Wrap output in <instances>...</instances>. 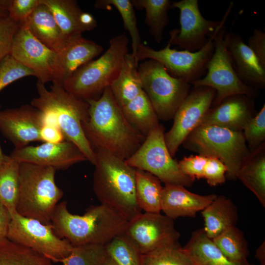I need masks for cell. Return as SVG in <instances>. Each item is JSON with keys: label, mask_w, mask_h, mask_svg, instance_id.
Wrapping results in <instances>:
<instances>
[{"label": "cell", "mask_w": 265, "mask_h": 265, "mask_svg": "<svg viewBox=\"0 0 265 265\" xmlns=\"http://www.w3.org/2000/svg\"><path fill=\"white\" fill-rule=\"evenodd\" d=\"M111 5L119 12L124 27L129 32L132 41V54L135 57L139 46L142 44L137 27L134 8L130 0H97L94 7L97 9H106Z\"/></svg>", "instance_id": "e575fe53"}, {"label": "cell", "mask_w": 265, "mask_h": 265, "mask_svg": "<svg viewBox=\"0 0 265 265\" xmlns=\"http://www.w3.org/2000/svg\"><path fill=\"white\" fill-rule=\"evenodd\" d=\"M225 32L224 25L214 37V51L207 64L205 76L191 83L194 87L206 86L215 90L213 106L230 96L245 95L254 99L259 95L258 89L244 83L236 74L227 49Z\"/></svg>", "instance_id": "9c48e42d"}, {"label": "cell", "mask_w": 265, "mask_h": 265, "mask_svg": "<svg viewBox=\"0 0 265 265\" xmlns=\"http://www.w3.org/2000/svg\"><path fill=\"white\" fill-rule=\"evenodd\" d=\"M107 257L104 245L84 244L73 246L70 254L60 263L63 265H104Z\"/></svg>", "instance_id": "74e56055"}, {"label": "cell", "mask_w": 265, "mask_h": 265, "mask_svg": "<svg viewBox=\"0 0 265 265\" xmlns=\"http://www.w3.org/2000/svg\"><path fill=\"white\" fill-rule=\"evenodd\" d=\"M225 21L209 38L201 50L191 52L177 50L171 48L168 41L164 48L156 50L142 43L139 46L134 57L136 62L145 59H153L161 64L172 76L191 83L204 77L207 65L214 51V37L217 30L225 25Z\"/></svg>", "instance_id": "8fae6325"}, {"label": "cell", "mask_w": 265, "mask_h": 265, "mask_svg": "<svg viewBox=\"0 0 265 265\" xmlns=\"http://www.w3.org/2000/svg\"><path fill=\"white\" fill-rule=\"evenodd\" d=\"M8 156H6L4 155L1 149V147L0 146V164L3 162L4 161L6 160V159L8 158Z\"/></svg>", "instance_id": "681fc988"}, {"label": "cell", "mask_w": 265, "mask_h": 265, "mask_svg": "<svg viewBox=\"0 0 265 265\" xmlns=\"http://www.w3.org/2000/svg\"><path fill=\"white\" fill-rule=\"evenodd\" d=\"M36 88L38 97L31 101V105L54 122L65 140L75 144L94 165L95 154L82 127L89 118V104L67 92L62 85L53 83L48 90L38 80Z\"/></svg>", "instance_id": "277c9868"}, {"label": "cell", "mask_w": 265, "mask_h": 265, "mask_svg": "<svg viewBox=\"0 0 265 265\" xmlns=\"http://www.w3.org/2000/svg\"><path fill=\"white\" fill-rule=\"evenodd\" d=\"M0 265H55L35 251L5 238L0 241Z\"/></svg>", "instance_id": "d6a6232c"}, {"label": "cell", "mask_w": 265, "mask_h": 265, "mask_svg": "<svg viewBox=\"0 0 265 265\" xmlns=\"http://www.w3.org/2000/svg\"><path fill=\"white\" fill-rule=\"evenodd\" d=\"M163 187L153 174L135 169V196L140 209L145 212L160 213Z\"/></svg>", "instance_id": "f1b7e54d"}, {"label": "cell", "mask_w": 265, "mask_h": 265, "mask_svg": "<svg viewBox=\"0 0 265 265\" xmlns=\"http://www.w3.org/2000/svg\"><path fill=\"white\" fill-rule=\"evenodd\" d=\"M40 3L41 0H0V5L18 23L27 18Z\"/></svg>", "instance_id": "60d3db41"}, {"label": "cell", "mask_w": 265, "mask_h": 265, "mask_svg": "<svg viewBox=\"0 0 265 265\" xmlns=\"http://www.w3.org/2000/svg\"><path fill=\"white\" fill-rule=\"evenodd\" d=\"M142 265H195L179 241L142 255Z\"/></svg>", "instance_id": "8d00e7d4"}, {"label": "cell", "mask_w": 265, "mask_h": 265, "mask_svg": "<svg viewBox=\"0 0 265 265\" xmlns=\"http://www.w3.org/2000/svg\"><path fill=\"white\" fill-rule=\"evenodd\" d=\"M215 194L201 195L192 193L181 185L165 184L161 209L164 215L173 220L179 217L196 216L216 197Z\"/></svg>", "instance_id": "7402d4cb"}, {"label": "cell", "mask_w": 265, "mask_h": 265, "mask_svg": "<svg viewBox=\"0 0 265 265\" xmlns=\"http://www.w3.org/2000/svg\"><path fill=\"white\" fill-rule=\"evenodd\" d=\"M55 171L52 167L20 162L18 214L51 224L52 214L63 195L55 182Z\"/></svg>", "instance_id": "8992f818"}, {"label": "cell", "mask_w": 265, "mask_h": 265, "mask_svg": "<svg viewBox=\"0 0 265 265\" xmlns=\"http://www.w3.org/2000/svg\"><path fill=\"white\" fill-rule=\"evenodd\" d=\"M20 164L9 156L0 164V203L8 209L11 215L16 212L18 201Z\"/></svg>", "instance_id": "1f68e13d"}, {"label": "cell", "mask_w": 265, "mask_h": 265, "mask_svg": "<svg viewBox=\"0 0 265 265\" xmlns=\"http://www.w3.org/2000/svg\"><path fill=\"white\" fill-rule=\"evenodd\" d=\"M103 51L101 45L84 38L82 34L71 38L64 47L57 53L53 83L62 85L79 68L93 60Z\"/></svg>", "instance_id": "44dd1931"}, {"label": "cell", "mask_w": 265, "mask_h": 265, "mask_svg": "<svg viewBox=\"0 0 265 265\" xmlns=\"http://www.w3.org/2000/svg\"><path fill=\"white\" fill-rule=\"evenodd\" d=\"M207 156L202 155L184 157L178 162L179 168L186 176L193 181L204 178V170Z\"/></svg>", "instance_id": "7bdbcfd3"}, {"label": "cell", "mask_w": 265, "mask_h": 265, "mask_svg": "<svg viewBox=\"0 0 265 265\" xmlns=\"http://www.w3.org/2000/svg\"><path fill=\"white\" fill-rule=\"evenodd\" d=\"M46 115L31 105L0 110V131L15 146L20 148L41 141L40 130Z\"/></svg>", "instance_id": "e0dca14e"}, {"label": "cell", "mask_w": 265, "mask_h": 265, "mask_svg": "<svg viewBox=\"0 0 265 265\" xmlns=\"http://www.w3.org/2000/svg\"><path fill=\"white\" fill-rule=\"evenodd\" d=\"M138 66L132 53H128L118 76L109 86L120 108L143 91Z\"/></svg>", "instance_id": "4316f807"}, {"label": "cell", "mask_w": 265, "mask_h": 265, "mask_svg": "<svg viewBox=\"0 0 265 265\" xmlns=\"http://www.w3.org/2000/svg\"><path fill=\"white\" fill-rule=\"evenodd\" d=\"M164 128L160 124L146 136L138 150L126 162L131 167L148 172L165 184L191 186L193 181L180 170L173 159L164 139Z\"/></svg>", "instance_id": "30bf717a"}, {"label": "cell", "mask_w": 265, "mask_h": 265, "mask_svg": "<svg viewBox=\"0 0 265 265\" xmlns=\"http://www.w3.org/2000/svg\"><path fill=\"white\" fill-rule=\"evenodd\" d=\"M215 90L206 86L193 87L176 111L173 125L164 133L167 149L174 157L179 147L198 126L211 107Z\"/></svg>", "instance_id": "9a60e30c"}, {"label": "cell", "mask_w": 265, "mask_h": 265, "mask_svg": "<svg viewBox=\"0 0 265 265\" xmlns=\"http://www.w3.org/2000/svg\"><path fill=\"white\" fill-rule=\"evenodd\" d=\"M108 256L116 265H142V254L123 235L105 245Z\"/></svg>", "instance_id": "d590c367"}, {"label": "cell", "mask_w": 265, "mask_h": 265, "mask_svg": "<svg viewBox=\"0 0 265 265\" xmlns=\"http://www.w3.org/2000/svg\"><path fill=\"white\" fill-rule=\"evenodd\" d=\"M27 76L36 77V75L10 55L6 56L0 62V92L12 82Z\"/></svg>", "instance_id": "f35d334b"}, {"label": "cell", "mask_w": 265, "mask_h": 265, "mask_svg": "<svg viewBox=\"0 0 265 265\" xmlns=\"http://www.w3.org/2000/svg\"><path fill=\"white\" fill-rule=\"evenodd\" d=\"M142 254L178 241L173 219L160 213H140L130 221L122 234Z\"/></svg>", "instance_id": "5bb4252c"}, {"label": "cell", "mask_w": 265, "mask_h": 265, "mask_svg": "<svg viewBox=\"0 0 265 265\" xmlns=\"http://www.w3.org/2000/svg\"><path fill=\"white\" fill-rule=\"evenodd\" d=\"M212 240L230 260L238 263L248 262V242L243 232L236 226L226 230Z\"/></svg>", "instance_id": "836d02e7"}, {"label": "cell", "mask_w": 265, "mask_h": 265, "mask_svg": "<svg viewBox=\"0 0 265 265\" xmlns=\"http://www.w3.org/2000/svg\"><path fill=\"white\" fill-rule=\"evenodd\" d=\"M255 257L259 261L261 265H265V241L256 250Z\"/></svg>", "instance_id": "c3c4849f"}, {"label": "cell", "mask_w": 265, "mask_h": 265, "mask_svg": "<svg viewBox=\"0 0 265 265\" xmlns=\"http://www.w3.org/2000/svg\"><path fill=\"white\" fill-rule=\"evenodd\" d=\"M233 5V2H230L222 19L215 21L203 16L198 0L172 1L171 8H177L180 11V28L170 31L168 42L182 50L194 52L201 50L207 44L209 37L226 21Z\"/></svg>", "instance_id": "4fadbf2b"}, {"label": "cell", "mask_w": 265, "mask_h": 265, "mask_svg": "<svg viewBox=\"0 0 265 265\" xmlns=\"http://www.w3.org/2000/svg\"><path fill=\"white\" fill-rule=\"evenodd\" d=\"M45 115V122L40 132L41 141L53 144L65 141V137L57 125Z\"/></svg>", "instance_id": "f6af8a7d"}, {"label": "cell", "mask_w": 265, "mask_h": 265, "mask_svg": "<svg viewBox=\"0 0 265 265\" xmlns=\"http://www.w3.org/2000/svg\"><path fill=\"white\" fill-rule=\"evenodd\" d=\"M94 151L96 196L101 204L113 209L130 221L142 212L135 196V169L107 151Z\"/></svg>", "instance_id": "3957f363"}, {"label": "cell", "mask_w": 265, "mask_h": 265, "mask_svg": "<svg viewBox=\"0 0 265 265\" xmlns=\"http://www.w3.org/2000/svg\"><path fill=\"white\" fill-rule=\"evenodd\" d=\"M248 265H254L251 264L249 263V264H248Z\"/></svg>", "instance_id": "f5cc1de1"}, {"label": "cell", "mask_w": 265, "mask_h": 265, "mask_svg": "<svg viewBox=\"0 0 265 265\" xmlns=\"http://www.w3.org/2000/svg\"><path fill=\"white\" fill-rule=\"evenodd\" d=\"M19 162H27L65 169L87 160L80 149L72 142L65 140L53 144L46 143L36 146L15 148L9 156Z\"/></svg>", "instance_id": "ac0fdd59"}, {"label": "cell", "mask_w": 265, "mask_h": 265, "mask_svg": "<svg viewBox=\"0 0 265 265\" xmlns=\"http://www.w3.org/2000/svg\"><path fill=\"white\" fill-rule=\"evenodd\" d=\"M195 265H248L238 263L228 259L206 235L203 229L192 232L191 236L183 247Z\"/></svg>", "instance_id": "484cf974"}, {"label": "cell", "mask_w": 265, "mask_h": 265, "mask_svg": "<svg viewBox=\"0 0 265 265\" xmlns=\"http://www.w3.org/2000/svg\"><path fill=\"white\" fill-rule=\"evenodd\" d=\"M142 88L159 120L173 118L188 94L191 85L170 75L164 67L153 59H145L138 66Z\"/></svg>", "instance_id": "ba28073f"}, {"label": "cell", "mask_w": 265, "mask_h": 265, "mask_svg": "<svg viewBox=\"0 0 265 265\" xmlns=\"http://www.w3.org/2000/svg\"><path fill=\"white\" fill-rule=\"evenodd\" d=\"M67 201L58 204L52 214L51 224L59 238L73 246L89 244L105 245L123 233L129 220L110 207L91 205L83 215L71 213Z\"/></svg>", "instance_id": "7a4b0ae2"}, {"label": "cell", "mask_w": 265, "mask_h": 265, "mask_svg": "<svg viewBox=\"0 0 265 265\" xmlns=\"http://www.w3.org/2000/svg\"><path fill=\"white\" fill-rule=\"evenodd\" d=\"M227 49L239 79L247 85L259 89L265 87V69L238 34L225 33Z\"/></svg>", "instance_id": "ffe728a7"}, {"label": "cell", "mask_w": 265, "mask_h": 265, "mask_svg": "<svg viewBox=\"0 0 265 265\" xmlns=\"http://www.w3.org/2000/svg\"><path fill=\"white\" fill-rule=\"evenodd\" d=\"M184 147L198 155L214 157L226 166V178L237 179L238 172L250 151L242 132L212 125H200L185 139Z\"/></svg>", "instance_id": "52a82bcc"}, {"label": "cell", "mask_w": 265, "mask_h": 265, "mask_svg": "<svg viewBox=\"0 0 265 265\" xmlns=\"http://www.w3.org/2000/svg\"><path fill=\"white\" fill-rule=\"evenodd\" d=\"M11 215L8 209L0 203V241L7 238Z\"/></svg>", "instance_id": "7dc6e473"}, {"label": "cell", "mask_w": 265, "mask_h": 265, "mask_svg": "<svg viewBox=\"0 0 265 265\" xmlns=\"http://www.w3.org/2000/svg\"><path fill=\"white\" fill-rule=\"evenodd\" d=\"M258 58L261 66L265 69V32L255 28L249 37L247 44Z\"/></svg>", "instance_id": "bcb514c9"}, {"label": "cell", "mask_w": 265, "mask_h": 265, "mask_svg": "<svg viewBox=\"0 0 265 265\" xmlns=\"http://www.w3.org/2000/svg\"><path fill=\"white\" fill-rule=\"evenodd\" d=\"M19 23L9 16L0 17V62L10 55L13 41Z\"/></svg>", "instance_id": "b9f144b4"}, {"label": "cell", "mask_w": 265, "mask_h": 265, "mask_svg": "<svg viewBox=\"0 0 265 265\" xmlns=\"http://www.w3.org/2000/svg\"><path fill=\"white\" fill-rule=\"evenodd\" d=\"M104 265H116L114 262L108 256Z\"/></svg>", "instance_id": "816d5d0a"}, {"label": "cell", "mask_w": 265, "mask_h": 265, "mask_svg": "<svg viewBox=\"0 0 265 265\" xmlns=\"http://www.w3.org/2000/svg\"><path fill=\"white\" fill-rule=\"evenodd\" d=\"M19 25L27 29L37 39L56 53L60 52L71 38L64 35L52 13L41 0L32 13Z\"/></svg>", "instance_id": "cb8c5ba5"}, {"label": "cell", "mask_w": 265, "mask_h": 265, "mask_svg": "<svg viewBox=\"0 0 265 265\" xmlns=\"http://www.w3.org/2000/svg\"><path fill=\"white\" fill-rule=\"evenodd\" d=\"M10 55L33 71L45 84L53 80L57 53L46 46L26 28L19 25Z\"/></svg>", "instance_id": "2e32d148"}, {"label": "cell", "mask_w": 265, "mask_h": 265, "mask_svg": "<svg viewBox=\"0 0 265 265\" xmlns=\"http://www.w3.org/2000/svg\"><path fill=\"white\" fill-rule=\"evenodd\" d=\"M7 238L35 251L53 263H60L73 248L68 240L56 235L51 224L24 217L17 212L11 215Z\"/></svg>", "instance_id": "7c38bea8"}, {"label": "cell", "mask_w": 265, "mask_h": 265, "mask_svg": "<svg viewBox=\"0 0 265 265\" xmlns=\"http://www.w3.org/2000/svg\"><path fill=\"white\" fill-rule=\"evenodd\" d=\"M8 16L7 11L3 6L0 5V17Z\"/></svg>", "instance_id": "f907efd6"}, {"label": "cell", "mask_w": 265, "mask_h": 265, "mask_svg": "<svg viewBox=\"0 0 265 265\" xmlns=\"http://www.w3.org/2000/svg\"><path fill=\"white\" fill-rule=\"evenodd\" d=\"M250 152L259 148L265 140V105L252 118L242 131Z\"/></svg>", "instance_id": "ab89813d"}, {"label": "cell", "mask_w": 265, "mask_h": 265, "mask_svg": "<svg viewBox=\"0 0 265 265\" xmlns=\"http://www.w3.org/2000/svg\"><path fill=\"white\" fill-rule=\"evenodd\" d=\"M86 102L89 118L82 127L93 150H105L125 160L129 159L146 137L126 119L110 87L98 99Z\"/></svg>", "instance_id": "6da1fadb"}, {"label": "cell", "mask_w": 265, "mask_h": 265, "mask_svg": "<svg viewBox=\"0 0 265 265\" xmlns=\"http://www.w3.org/2000/svg\"><path fill=\"white\" fill-rule=\"evenodd\" d=\"M227 167L218 159L208 156L204 170V178L212 186L221 185L225 182Z\"/></svg>", "instance_id": "ee69618b"}, {"label": "cell", "mask_w": 265, "mask_h": 265, "mask_svg": "<svg viewBox=\"0 0 265 265\" xmlns=\"http://www.w3.org/2000/svg\"><path fill=\"white\" fill-rule=\"evenodd\" d=\"M243 184L256 196L265 207V143L251 151L237 176Z\"/></svg>", "instance_id": "83f0119b"}, {"label": "cell", "mask_w": 265, "mask_h": 265, "mask_svg": "<svg viewBox=\"0 0 265 265\" xmlns=\"http://www.w3.org/2000/svg\"><path fill=\"white\" fill-rule=\"evenodd\" d=\"M128 43L124 33L112 37L108 49L100 57L79 68L63 82L64 89L85 101L98 99L118 76L129 53Z\"/></svg>", "instance_id": "5b68a950"}, {"label": "cell", "mask_w": 265, "mask_h": 265, "mask_svg": "<svg viewBox=\"0 0 265 265\" xmlns=\"http://www.w3.org/2000/svg\"><path fill=\"white\" fill-rule=\"evenodd\" d=\"M134 8L144 9L145 23L156 42L160 43L163 39V31L169 23L168 11L171 8L170 0H132Z\"/></svg>", "instance_id": "4dcf8cb0"}, {"label": "cell", "mask_w": 265, "mask_h": 265, "mask_svg": "<svg viewBox=\"0 0 265 265\" xmlns=\"http://www.w3.org/2000/svg\"><path fill=\"white\" fill-rule=\"evenodd\" d=\"M204 221L203 229L212 239L226 230L236 226L238 220V210L233 201L223 195L217 196L202 211Z\"/></svg>", "instance_id": "d4e9b609"}, {"label": "cell", "mask_w": 265, "mask_h": 265, "mask_svg": "<svg viewBox=\"0 0 265 265\" xmlns=\"http://www.w3.org/2000/svg\"><path fill=\"white\" fill-rule=\"evenodd\" d=\"M52 13L64 35L68 38L81 35L97 26L91 14L83 12L74 0H41Z\"/></svg>", "instance_id": "603a6c76"}, {"label": "cell", "mask_w": 265, "mask_h": 265, "mask_svg": "<svg viewBox=\"0 0 265 265\" xmlns=\"http://www.w3.org/2000/svg\"><path fill=\"white\" fill-rule=\"evenodd\" d=\"M254 99L245 95H234L210 108L200 125H212L242 132L255 115Z\"/></svg>", "instance_id": "d6986e66"}, {"label": "cell", "mask_w": 265, "mask_h": 265, "mask_svg": "<svg viewBox=\"0 0 265 265\" xmlns=\"http://www.w3.org/2000/svg\"><path fill=\"white\" fill-rule=\"evenodd\" d=\"M120 108L128 121L145 137L159 124L144 90Z\"/></svg>", "instance_id": "f546056e"}]
</instances>
